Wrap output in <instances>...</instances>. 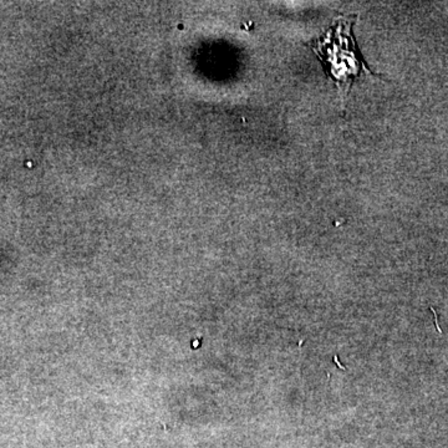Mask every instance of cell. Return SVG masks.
Wrapping results in <instances>:
<instances>
[{"mask_svg": "<svg viewBox=\"0 0 448 448\" xmlns=\"http://www.w3.org/2000/svg\"><path fill=\"white\" fill-rule=\"evenodd\" d=\"M356 17L340 18L326 30V33L306 44L317 54L326 76L338 86L343 101L350 92L354 83L360 78L361 72L375 75L366 65L357 47L352 33Z\"/></svg>", "mask_w": 448, "mask_h": 448, "instance_id": "obj_1", "label": "cell"}]
</instances>
